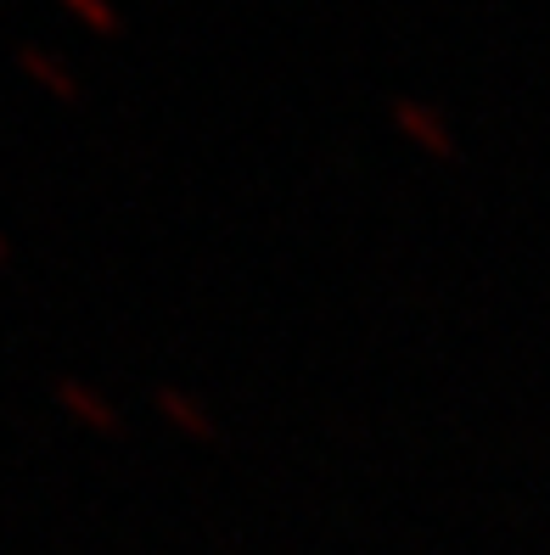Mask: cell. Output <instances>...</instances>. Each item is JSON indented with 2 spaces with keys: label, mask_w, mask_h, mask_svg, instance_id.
Masks as SVG:
<instances>
[{
  "label": "cell",
  "mask_w": 550,
  "mask_h": 555,
  "mask_svg": "<svg viewBox=\"0 0 550 555\" xmlns=\"http://www.w3.org/2000/svg\"><path fill=\"white\" fill-rule=\"evenodd\" d=\"M56 404L68 410V415H79L90 433H118V410H113V399L102 393V387L79 382V376H62V382H56Z\"/></svg>",
  "instance_id": "cell-2"
},
{
  "label": "cell",
  "mask_w": 550,
  "mask_h": 555,
  "mask_svg": "<svg viewBox=\"0 0 550 555\" xmlns=\"http://www.w3.org/2000/svg\"><path fill=\"white\" fill-rule=\"evenodd\" d=\"M17 68H23L28 79H40V85L56 95V102H74V95H79V79L62 68L51 51H40V46H23V51H17Z\"/></svg>",
  "instance_id": "cell-4"
},
{
  "label": "cell",
  "mask_w": 550,
  "mask_h": 555,
  "mask_svg": "<svg viewBox=\"0 0 550 555\" xmlns=\"http://www.w3.org/2000/svg\"><path fill=\"white\" fill-rule=\"evenodd\" d=\"M152 404L164 410V415L175 421V427H180L186 438H197V443H214V438H219V427H214V415H208V410H203L197 399H191L186 387L164 382V387H157V393H152Z\"/></svg>",
  "instance_id": "cell-3"
},
{
  "label": "cell",
  "mask_w": 550,
  "mask_h": 555,
  "mask_svg": "<svg viewBox=\"0 0 550 555\" xmlns=\"http://www.w3.org/2000/svg\"><path fill=\"white\" fill-rule=\"evenodd\" d=\"M62 7H68V12H79V17L95 28V35H118V17H113V7H107V0H62Z\"/></svg>",
  "instance_id": "cell-5"
},
{
  "label": "cell",
  "mask_w": 550,
  "mask_h": 555,
  "mask_svg": "<svg viewBox=\"0 0 550 555\" xmlns=\"http://www.w3.org/2000/svg\"><path fill=\"white\" fill-rule=\"evenodd\" d=\"M0 258H7V236H0Z\"/></svg>",
  "instance_id": "cell-6"
},
{
  "label": "cell",
  "mask_w": 550,
  "mask_h": 555,
  "mask_svg": "<svg viewBox=\"0 0 550 555\" xmlns=\"http://www.w3.org/2000/svg\"><path fill=\"white\" fill-rule=\"evenodd\" d=\"M394 124H399L422 152H433V157H456V135H449V124H444L427 102H415V95H399V102H394Z\"/></svg>",
  "instance_id": "cell-1"
}]
</instances>
